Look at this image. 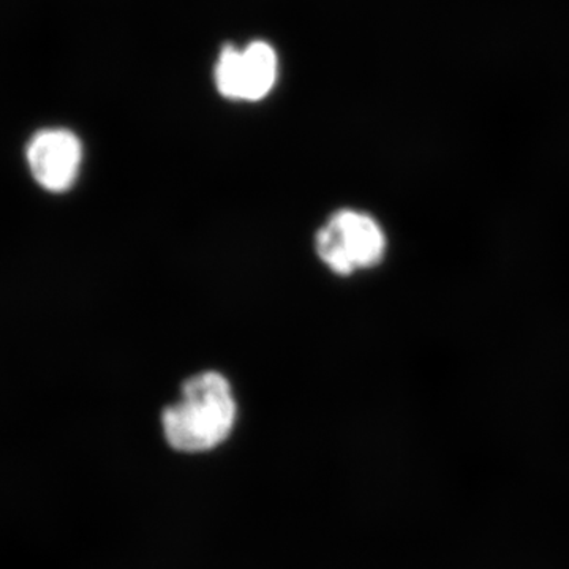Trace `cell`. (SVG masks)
<instances>
[{
    "instance_id": "obj_2",
    "label": "cell",
    "mask_w": 569,
    "mask_h": 569,
    "mask_svg": "<svg viewBox=\"0 0 569 569\" xmlns=\"http://www.w3.org/2000/svg\"><path fill=\"white\" fill-rule=\"evenodd\" d=\"M317 253L332 272L351 276L383 261L388 238L370 213L340 209L318 230Z\"/></svg>"
},
{
    "instance_id": "obj_4",
    "label": "cell",
    "mask_w": 569,
    "mask_h": 569,
    "mask_svg": "<svg viewBox=\"0 0 569 569\" xmlns=\"http://www.w3.org/2000/svg\"><path fill=\"white\" fill-rule=\"evenodd\" d=\"M81 159V142L69 130H41L29 142L28 162L33 179L50 192H66L73 186Z\"/></svg>"
},
{
    "instance_id": "obj_1",
    "label": "cell",
    "mask_w": 569,
    "mask_h": 569,
    "mask_svg": "<svg viewBox=\"0 0 569 569\" xmlns=\"http://www.w3.org/2000/svg\"><path fill=\"white\" fill-rule=\"evenodd\" d=\"M236 421V402L227 378L204 372L189 378L182 400L164 408L163 430L168 443L182 452L216 448L230 436Z\"/></svg>"
},
{
    "instance_id": "obj_3",
    "label": "cell",
    "mask_w": 569,
    "mask_h": 569,
    "mask_svg": "<svg viewBox=\"0 0 569 569\" xmlns=\"http://www.w3.org/2000/svg\"><path fill=\"white\" fill-rule=\"evenodd\" d=\"M279 61L274 48L266 41H253L244 50L228 44L216 66V86L231 100L258 102L276 86Z\"/></svg>"
}]
</instances>
